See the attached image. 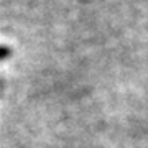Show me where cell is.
Returning <instances> with one entry per match:
<instances>
[{"label":"cell","instance_id":"cell-1","mask_svg":"<svg viewBox=\"0 0 148 148\" xmlns=\"http://www.w3.org/2000/svg\"><path fill=\"white\" fill-rule=\"evenodd\" d=\"M10 54H12L10 48H7V46H0V59H5V58H8Z\"/></svg>","mask_w":148,"mask_h":148}]
</instances>
